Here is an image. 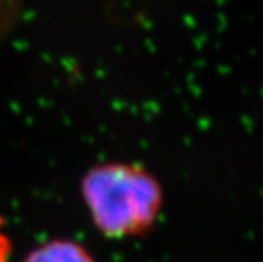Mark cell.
<instances>
[{
	"mask_svg": "<svg viewBox=\"0 0 263 262\" xmlns=\"http://www.w3.org/2000/svg\"><path fill=\"white\" fill-rule=\"evenodd\" d=\"M4 248H5V242L2 237H0V262L4 260Z\"/></svg>",
	"mask_w": 263,
	"mask_h": 262,
	"instance_id": "3",
	"label": "cell"
},
{
	"mask_svg": "<svg viewBox=\"0 0 263 262\" xmlns=\"http://www.w3.org/2000/svg\"><path fill=\"white\" fill-rule=\"evenodd\" d=\"M93 224L110 239L148 232L162 208V188L143 166L104 163L91 168L81 183Z\"/></svg>",
	"mask_w": 263,
	"mask_h": 262,
	"instance_id": "1",
	"label": "cell"
},
{
	"mask_svg": "<svg viewBox=\"0 0 263 262\" xmlns=\"http://www.w3.org/2000/svg\"><path fill=\"white\" fill-rule=\"evenodd\" d=\"M24 262H95V259L81 243L57 239L30 251Z\"/></svg>",
	"mask_w": 263,
	"mask_h": 262,
	"instance_id": "2",
	"label": "cell"
}]
</instances>
